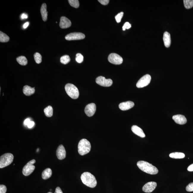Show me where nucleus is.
I'll return each mask as SVG.
<instances>
[{"label": "nucleus", "instance_id": "nucleus-1", "mask_svg": "<svg viewBox=\"0 0 193 193\" xmlns=\"http://www.w3.org/2000/svg\"><path fill=\"white\" fill-rule=\"evenodd\" d=\"M137 166L141 170L150 175L157 174L159 172L157 168L149 163L145 161H139L137 163Z\"/></svg>", "mask_w": 193, "mask_h": 193}, {"label": "nucleus", "instance_id": "nucleus-2", "mask_svg": "<svg viewBox=\"0 0 193 193\" xmlns=\"http://www.w3.org/2000/svg\"><path fill=\"white\" fill-rule=\"evenodd\" d=\"M83 183L91 188H94L97 185V181L93 175L89 172H85L81 175V177Z\"/></svg>", "mask_w": 193, "mask_h": 193}, {"label": "nucleus", "instance_id": "nucleus-3", "mask_svg": "<svg viewBox=\"0 0 193 193\" xmlns=\"http://www.w3.org/2000/svg\"><path fill=\"white\" fill-rule=\"evenodd\" d=\"M91 145L90 142L86 139H83L79 142L78 152L81 155L84 156L89 153L91 150Z\"/></svg>", "mask_w": 193, "mask_h": 193}, {"label": "nucleus", "instance_id": "nucleus-4", "mask_svg": "<svg viewBox=\"0 0 193 193\" xmlns=\"http://www.w3.org/2000/svg\"><path fill=\"white\" fill-rule=\"evenodd\" d=\"M65 91L70 98L77 99L79 98V93L78 89L74 84H68L65 87Z\"/></svg>", "mask_w": 193, "mask_h": 193}, {"label": "nucleus", "instance_id": "nucleus-5", "mask_svg": "<svg viewBox=\"0 0 193 193\" xmlns=\"http://www.w3.org/2000/svg\"><path fill=\"white\" fill-rule=\"evenodd\" d=\"M14 156L13 154L6 153L3 154L0 157V168L7 167L13 162Z\"/></svg>", "mask_w": 193, "mask_h": 193}, {"label": "nucleus", "instance_id": "nucleus-6", "mask_svg": "<svg viewBox=\"0 0 193 193\" xmlns=\"http://www.w3.org/2000/svg\"><path fill=\"white\" fill-rule=\"evenodd\" d=\"M36 161L35 160H32L28 162L23 168L22 170L23 174L24 176H28L32 173L35 169V166L33 165Z\"/></svg>", "mask_w": 193, "mask_h": 193}, {"label": "nucleus", "instance_id": "nucleus-7", "mask_svg": "<svg viewBox=\"0 0 193 193\" xmlns=\"http://www.w3.org/2000/svg\"><path fill=\"white\" fill-rule=\"evenodd\" d=\"M151 77L149 74H147L145 75L139 80L136 84V86L138 88H143L148 86L151 81Z\"/></svg>", "mask_w": 193, "mask_h": 193}, {"label": "nucleus", "instance_id": "nucleus-8", "mask_svg": "<svg viewBox=\"0 0 193 193\" xmlns=\"http://www.w3.org/2000/svg\"><path fill=\"white\" fill-rule=\"evenodd\" d=\"M108 60L109 62L116 65H121L123 61V58L121 57L114 53H112L109 55Z\"/></svg>", "mask_w": 193, "mask_h": 193}, {"label": "nucleus", "instance_id": "nucleus-9", "mask_svg": "<svg viewBox=\"0 0 193 193\" xmlns=\"http://www.w3.org/2000/svg\"><path fill=\"white\" fill-rule=\"evenodd\" d=\"M97 84L101 86L109 87L112 86L113 84V81L111 79H107L103 76H99L95 80Z\"/></svg>", "mask_w": 193, "mask_h": 193}, {"label": "nucleus", "instance_id": "nucleus-10", "mask_svg": "<svg viewBox=\"0 0 193 193\" xmlns=\"http://www.w3.org/2000/svg\"><path fill=\"white\" fill-rule=\"evenodd\" d=\"M85 38V35L84 34L79 32L70 33L65 37V40H81Z\"/></svg>", "mask_w": 193, "mask_h": 193}, {"label": "nucleus", "instance_id": "nucleus-11", "mask_svg": "<svg viewBox=\"0 0 193 193\" xmlns=\"http://www.w3.org/2000/svg\"><path fill=\"white\" fill-rule=\"evenodd\" d=\"M96 106L94 103L88 104L84 109L85 113L89 117L92 116L96 111Z\"/></svg>", "mask_w": 193, "mask_h": 193}, {"label": "nucleus", "instance_id": "nucleus-12", "mask_svg": "<svg viewBox=\"0 0 193 193\" xmlns=\"http://www.w3.org/2000/svg\"><path fill=\"white\" fill-rule=\"evenodd\" d=\"M157 184L154 182H148L143 186L142 190L145 192L150 193L155 190Z\"/></svg>", "mask_w": 193, "mask_h": 193}, {"label": "nucleus", "instance_id": "nucleus-13", "mask_svg": "<svg viewBox=\"0 0 193 193\" xmlns=\"http://www.w3.org/2000/svg\"><path fill=\"white\" fill-rule=\"evenodd\" d=\"M66 151L63 145H60L58 146L56 151V155L59 160H62L66 157Z\"/></svg>", "mask_w": 193, "mask_h": 193}, {"label": "nucleus", "instance_id": "nucleus-14", "mask_svg": "<svg viewBox=\"0 0 193 193\" xmlns=\"http://www.w3.org/2000/svg\"><path fill=\"white\" fill-rule=\"evenodd\" d=\"M172 119L176 123L181 125L185 124L187 122L186 118L182 115H175L173 116Z\"/></svg>", "mask_w": 193, "mask_h": 193}, {"label": "nucleus", "instance_id": "nucleus-15", "mask_svg": "<svg viewBox=\"0 0 193 193\" xmlns=\"http://www.w3.org/2000/svg\"><path fill=\"white\" fill-rule=\"evenodd\" d=\"M71 22L66 17H62L60 19L59 26L62 29L70 27L71 26Z\"/></svg>", "mask_w": 193, "mask_h": 193}, {"label": "nucleus", "instance_id": "nucleus-16", "mask_svg": "<svg viewBox=\"0 0 193 193\" xmlns=\"http://www.w3.org/2000/svg\"><path fill=\"white\" fill-rule=\"evenodd\" d=\"M134 104L133 102L129 101L120 103L119 107L120 109L122 111H126L132 109L134 107Z\"/></svg>", "mask_w": 193, "mask_h": 193}, {"label": "nucleus", "instance_id": "nucleus-17", "mask_svg": "<svg viewBox=\"0 0 193 193\" xmlns=\"http://www.w3.org/2000/svg\"><path fill=\"white\" fill-rule=\"evenodd\" d=\"M133 132L141 138H144L146 136L142 129L140 128L137 125H133L131 128Z\"/></svg>", "mask_w": 193, "mask_h": 193}, {"label": "nucleus", "instance_id": "nucleus-18", "mask_svg": "<svg viewBox=\"0 0 193 193\" xmlns=\"http://www.w3.org/2000/svg\"><path fill=\"white\" fill-rule=\"evenodd\" d=\"M163 40L165 46L167 48L169 47L171 44V35L167 32H165L164 33Z\"/></svg>", "mask_w": 193, "mask_h": 193}, {"label": "nucleus", "instance_id": "nucleus-19", "mask_svg": "<svg viewBox=\"0 0 193 193\" xmlns=\"http://www.w3.org/2000/svg\"><path fill=\"white\" fill-rule=\"evenodd\" d=\"M35 91V88H32L29 86H24L23 88V92L25 95L30 96L34 94Z\"/></svg>", "mask_w": 193, "mask_h": 193}, {"label": "nucleus", "instance_id": "nucleus-20", "mask_svg": "<svg viewBox=\"0 0 193 193\" xmlns=\"http://www.w3.org/2000/svg\"><path fill=\"white\" fill-rule=\"evenodd\" d=\"M47 5L45 3H43L42 5L40 12L42 15V18L44 21H46L47 19L48 12L47 10Z\"/></svg>", "mask_w": 193, "mask_h": 193}, {"label": "nucleus", "instance_id": "nucleus-21", "mask_svg": "<svg viewBox=\"0 0 193 193\" xmlns=\"http://www.w3.org/2000/svg\"><path fill=\"white\" fill-rule=\"evenodd\" d=\"M52 171L50 168H47L42 173V178L44 180H47L50 178L52 175Z\"/></svg>", "mask_w": 193, "mask_h": 193}, {"label": "nucleus", "instance_id": "nucleus-22", "mask_svg": "<svg viewBox=\"0 0 193 193\" xmlns=\"http://www.w3.org/2000/svg\"><path fill=\"white\" fill-rule=\"evenodd\" d=\"M169 156L171 158L175 159H182L185 157V155L181 152H173L170 154Z\"/></svg>", "mask_w": 193, "mask_h": 193}, {"label": "nucleus", "instance_id": "nucleus-23", "mask_svg": "<svg viewBox=\"0 0 193 193\" xmlns=\"http://www.w3.org/2000/svg\"><path fill=\"white\" fill-rule=\"evenodd\" d=\"M46 116L47 117H52L53 115V109L52 106H49L45 108L44 110Z\"/></svg>", "mask_w": 193, "mask_h": 193}, {"label": "nucleus", "instance_id": "nucleus-24", "mask_svg": "<svg viewBox=\"0 0 193 193\" xmlns=\"http://www.w3.org/2000/svg\"><path fill=\"white\" fill-rule=\"evenodd\" d=\"M17 61L19 64L22 65H26L27 64L28 61L25 57L21 56L17 58Z\"/></svg>", "mask_w": 193, "mask_h": 193}, {"label": "nucleus", "instance_id": "nucleus-25", "mask_svg": "<svg viewBox=\"0 0 193 193\" xmlns=\"http://www.w3.org/2000/svg\"><path fill=\"white\" fill-rule=\"evenodd\" d=\"M10 37L6 34L2 32H0V42H7L9 41Z\"/></svg>", "mask_w": 193, "mask_h": 193}, {"label": "nucleus", "instance_id": "nucleus-26", "mask_svg": "<svg viewBox=\"0 0 193 193\" xmlns=\"http://www.w3.org/2000/svg\"><path fill=\"white\" fill-rule=\"evenodd\" d=\"M183 3L185 8L189 9L193 7V0H184Z\"/></svg>", "mask_w": 193, "mask_h": 193}, {"label": "nucleus", "instance_id": "nucleus-27", "mask_svg": "<svg viewBox=\"0 0 193 193\" xmlns=\"http://www.w3.org/2000/svg\"><path fill=\"white\" fill-rule=\"evenodd\" d=\"M70 61V59L68 55H64L62 56L60 59V61L64 65H66Z\"/></svg>", "mask_w": 193, "mask_h": 193}, {"label": "nucleus", "instance_id": "nucleus-28", "mask_svg": "<svg viewBox=\"0 0 193 193\" xmlns=\"http://www.w3.org/2000/svg\"><path fill=\"white\" fill-rule=\"evenodd\" d=\"M68 1L71 6L75 8L79 7V3L78 0H69Z\"/></svg>", "mask_w": 193, "mask_h": 193}, {"label": "nucleus", "instance_id": "nucleus-29", "mask_svg": "<svg viewBox=\"0 0 193 193\" xmlns=\"http://www.w3.org/2000/svg\"><path fill=\"white\" fill-rule=\"evenodd\" d=\"M34 60L37 64H40L41 63L42 61V57L39 53H36L34 55Z\"/></svg>", "mask_w": 193, "mask_h": 193}, {"label": "nucleus", "instance_id": "nucleus-30", "mask_svg": "<svg viewBox=\"0 0 193 193\" xmlns=\"http://www.w3.org/2000/svg\"><path fill=\"white\" fill-rule=\"evenodd\" d=\"M84 56L82 54H77L76 55V60L78 63H82L84 61Z\"/></svg>", "mask_w": 193, "mask_h": 193}, {"label": "nucleus", "instance_id": "nucleus-31", "mask_svg": "<svg viewBox=\"0 0 193 193\" xmlns=\"http://www.w3.org/2000/svg\"><path fill=\"white\" fill-rule=\"evenodd\" d=\"M123 12H121V13H118L117 15L115 16V19H116L117 22L119 23L121 22V19L123 17Z\"/></svg>", "mask_w": 193, "mask_h": 193}, {"label": "nucleus", "instance_id": "nucleus-32", "mask_svg": "<svg viewBox=\"0 0 193 193\" xmlns=\"http://www.w3.org/2000/svg\"><path fill=\"white\" fill-rule=\"evenodd\" d=\"M186 190L188 192H192L193 191V182L189 184L186 187Z\"/></svg>", "mask_w": 193, "mask_h": 193}, {"label": "nucleus", "instance_id": "nucleus-33", "mask_svg": "<svg viewBox=\"0 0 193 193\" xmlns=\"http://www.w3.org/2000/svg\"><path fill=\"white\" fill-rule=\"evenodd\" d=\"M131 27V24L128 22H126L125 23L123 26V31H125L126 29H129Z\"/></svg>", "mask_w": 193, "mask_h": 193}, {"label": "nucleus", "instance_id": "nucleus-34", "mask_svg": "<svg viewBox=\"0 0 193 193\" xmlns=\"http://www.w3.org/2000/svg\"><path fill=\"white\" fill-rule=\"evenodd\" d=\"M7 189L6 186L0 185V193H6Z\"/></svg>", "mask_w": 193, "mask_h": 193}, {"label": "nucleus", "instance_id": "nucleus-35", "mask_svg": "<svg viewBox=\"0 0 193 193\" xmlns=\"http://www.w3.org/2000/svg\"><path fill=\"white\" fill-rule=\"evenodd\" d=\"M99 2L103 5H107L109 4V0H99Z\"/></svg>", "mask_w": 193, "mask_h": 193}, {"label": "nucleus", "instance_id": "nucleus-36", "mask_svg": "<svg viewBox=\"0 0 193 193\" xmlns=\"http://www.w3.org/2000/svg\"><path fill=\"white\" fill-rule=\"evenodd\" d=\"M34 123L33 121H32L30 122L28 124V125H27V127L28 128H31L34 126Z\"/></svg>", "mask_w": 193, "mask_h": 193}, {"label": "nucleus", "instance_id": "nucleus-37", "mask_svg": "<svg viewBox=\"0 0 193 193\" xmlns=\"http://www.w3.org/2000/svg\"><path fill=\"white\" fill-rule=\"evenodd\" d=\"M55 193H63L61 189L59 187L56 188L55 191Z\"/></svg>", "mask_w": 193, "mask_h": 193}, {"label": "nucleus", "instance_id": "nucleus-38", "mask_svg": "<svg viewBox=\"0 0 193 193\" xmlns=\"http://www.w3.org/2000/svg\"><path fill=\"white\" fill-rule=\"evenodd\" d=\"M31 120H30L29 118H27V119L25 120V121L24 122V125H28V124H29L30 122H31Z\"/></svg>", "mask_w": 193, "mask_h": 193}, {"label": "nucleus", "instance_id": "nucleus-39", "mask_svg": "<svg viewBox=\"0 0 193 193\" xmlns=\"http://www.w3.org/2000/svg\"><path fill=\"white\" fill-rule=\"evenodd\" d=\"M187 170L190 172L193 171V164L189 166L187 168Z\"/></svg>", "mask_w": 193, "mask_h": 193}, {"label": "nucleus", "instance_id": "nucleus-40", "mask_svg": "<svg viewBox=\"0 0 193 193\" xmlns=\"http://www.w3.org/2000/svg\"><path fill=\"white\" fill-rule=\"evenodd\" d=\"M21 17L22 19H27L28 16L26 14L24 13L22 14V15H21Z\"/></svg>", "mask_w": 193, "mask_h": 193}, {"label": "nucleus", "instance_id": "nucleus-41", "mask_svg": "<svg viewBox=\"0 0 193 193\" xmlns=\"http://www.w3.org/2000/svg\"><path fill=\"white\" fill-rule=\"evenodd\" d=\"M29 25V22H26L24 24L23 26V27L24 29H26V28L28 27V26Z\"/></svg>", "mask_w": 193, "mask_h": 193}, {"label": "nucleus", "instance_id": "nucleus-42", "mask_svg": "<svg viewBox=\"0 0 193 193\" xmlns=\"http://www.w3.org/2000/svg\"><path fill=\"white\" fill-rule=\"evenodd\" d=\"M48 193H52V192H49Z\"/></svg>", "mask_w": 193, "mask_h": 193}, {"label": "nucleus", "instance_id": "nucleus-43", "mask_svg": "<svg viewBox=\"0 0 193 193\" xmlns=\"http://www.w3.org/2000/svg\"><path fill=\"white\" fill-rule=\"evenodd\" d=\"M52 189H50V191H52Z\"/></svg>", "mask_w": 193, "mask_h": 193}]
</instances>
